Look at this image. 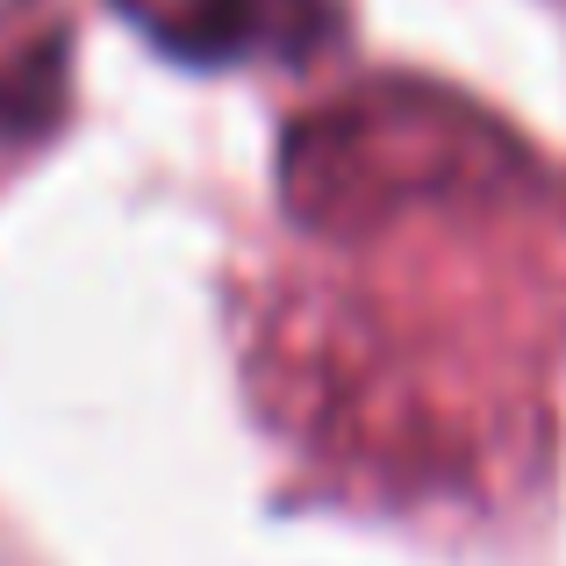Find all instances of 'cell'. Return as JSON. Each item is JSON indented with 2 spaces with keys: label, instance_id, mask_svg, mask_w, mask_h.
Wrapping results in <instances>:
<instances>
[{
  "label": "cell",
  "instance_id": "obj_1",
  "mask_svg": "<svg viewBox=\"0 0 566 566\" xmlns=\"http://www.w3.org/2000/svg\"><path fill=\"white\" fill-rule=\"evenodd\" d=\"M531 172L516 129L423 80H366L308 108L280 144L287 216L323 237H366L416 208L510 201Z\"/></svg>",
  "mask_w": 566,
  "mask_h": 566
},
{
  "label": "cell",
  "instance_id": "obj_2",
  "mask_svg": "<svg viewBox=\"0 0 566 566\" xmlns=\"http://www.w3.org/2000/svg\"><path fill=\"white\" fill-rule=\"evenodd\" d=\"M115 8L180 65L308 57L337 29L331 0H115Z\"/></svg>",
  "mask_w": 566,
  "mask_h": 566
},
{
  "label": "cell",
  "instance_id": "obj_3",
  "mask_svg": "<svg viewBox=\"0 0 566 566\" xmlns=\"http://www.w3.org/2000/svg\"><path fill=\"white\" fill-rule=\"evenodd\" d=\"M65 86V43L57 29H8L0 22V137L43 129Z\"/></svg>",
  "mask_w": 566,
  "mask_h": 566
}]
</instances>
